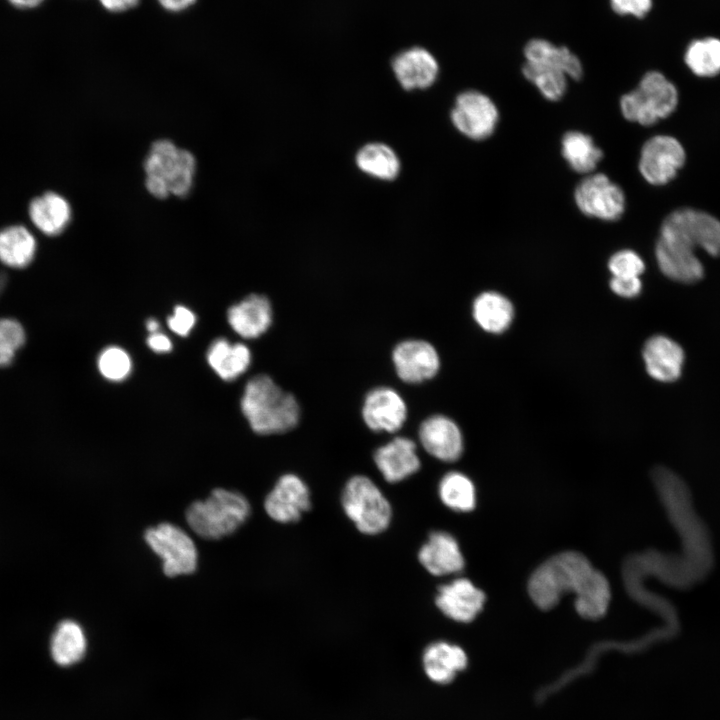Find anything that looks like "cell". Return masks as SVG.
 Instances as JSON below:
<instances>
[{
	"instance_id": "3",
	"label": "cell",
	"mask_w": 720,
	"mask_h": 720,
	"mask_svg": "<svg viewBox=\"0 0 720 720\" xmlns=\"http://www.w3.org/2000/svg\"><path fill=\"white\" fill-rule=\"evenodd\" d=\"M250 504L239 492L217 488L186 510L190 528L205 539H219L237 530L250 514Z\"/></svg>"
},
{
	"instance_id": "38",
	"label": "cell",
	"mask_w": 720,
	"mask_h": 720,
	"mask_svg": "<svg viewBox=\"0 0 720 720\" xmlns=\"http://www.w3.org/2000/svg\"><path fill=\"white\" fill-rule=\"evenodd\" d=\"M196 322L195 314L185 306L178 305L173 314L168 317L169 328L179 336H187Z\"/></svg>"
},
{
	"instance_id": "18",
	"label": "cell",
	"mask_w": 720,
	"mask_h": 720,
	"mask_svg": "<svg viewBox=\"0 0 720 720\" xmlns=\"http://www.w3.org/2000/svg\"><path fill=\"white\" fill-rule=\"evenodd\" d=\"M417 557L420 564L434 576L458 573L465 563L458 542L444 531L431 532Z\"/></svg>"
},
{
	"instance_id": "2",
	"label": "cell",
	"mask_w": 720,
	"mask_h": 720,
	"mask_svg": "<svg viewBox=\"0 0 720 720\" xmlns=\"http://www.w3.org/2000/svg\"><path fill=\"white\" fill-rule=\"evenodd\" d=\"M240 405L251 429L261 435L288 432L300 419V406L294 395L264 374L246 383Z\"/></svg>"
},
{
	"instance_id": "11",
	"label": "cell",
	"mask_w": 720,
	"mask_h": 720,
	"mask_svg": "<svg viewBox=\"0 0 720 720\" xmlns=\"http://www.w3.org/2000/svg\"><path fill=\"white\" fill-rule=\"evenodd\" d=\"M499 119L495 103L485 94L476 90L460 93L451 111L455 128L473 140H483L495 131Z\"/></svg>"
},
{
	"instance_id": "6",
	"label": "cell",
	"mask_w": 720,
	"mask_h": 720,
	"mask_svg": "<svg viewBox=\"0 0 720 720\" xmlns=\"http://www.w3.org/2000/svg\"><path fill=\"white\" fill-rule=\"evenodd\" d=\"M658 238L689 251L700 248L710 256H720V220L701 210H674L662 222Z\"/></svg>"
},
{
	"instance_id": "30",
	"label": "cell",
	"mask_w": 720,
	"mask_h": 720,
	"mask_svg": "<svg viewBox=\"0 0 720 720\" xmlns=\"http://www.w3.org/2000/svg\"><path fill=\"white\" fill-rule=\"evenodd\" d=\"M684 62L696 76L710 78L720 74V38L705 36L688 43Z\"/></svg>"
},
{
	"instance_id": "21",
	"label": "cell",
	"mask_w": 720,
	"mask_h": 720,
	"mask_svg": "<svg viewBox=\"0 0 720 720\" xmlns=\"http://www.w3.org/2000/svg\"><path fill=\"white\" fill-rule=\"evenodd\" d=\"M273 312L267 297L251 294L232 305L227 311L231 328L241 337L253 339L263 335L271 326Z\"/></svg>"
},
{
	"instance_id": "26",
	"label": "cell",
	"mask_w": 720,
	"mask_h": 720,
	"mask_svg": "<svg viewBox=\"0 0 720 720\" xmlns=\"http://www.w3.org/2000/svg\"><path fill=\"white\" fill-rule=\"evenodd\" d=\"M207 361L221 379L232 381L248 369L251 353L242 343L231 344L224 338H218L208 348Z\"/></svg>"
},
{
	"instance_id": "16",
	"label": "cell",
	"mask_w": 720,
	"mask_h": 720,
	"mask_svg": "<svg viewBox=\"0 0 720 720\" xmlns=\"http://www.w3.org/2000/svg\"><path fill=\"white\" fill-rule=\"evenodd\" d=\"M484 593L466 578H457L438 587L435 597L437 608L448 618L471 622L483 608Z\"/></svg>"
},
{
	"instance_id": "44",
	"label": "cell",
	"mask_w": 720,
	"mask_h": 720,
	"mask_svg": "<svg viewBox=\"0 0 720 720\" xmlns=\"http://www.w3.org/2000/svg\"><path fill=\"white\" fill-rule=\"evenodd\" d=\"M158 2L168 11L179 12L192 6L196 0H158Z\"/></svg>"
},
{
	"instance_id": "7",
	"label": "cell",
	"mask_w": 720,
	"mask_h": 720,
	"mask_svg": "<svg viewBox=\"0 0 720 720\" xmlns=\"http://www.w3.org/2000/svg\"><path fill=\"white\" fill-rule=\"evenodd\" d=\"M146 177L163 182L169 194L185 197L191 191L196 170V160L187 150L178 148L167 139L151 145L144 162Z\"/></svg>"
},
{
	"instance_id": "36",
	"label": "cell",
	"mask_w": 720,
	"mask_h": 720,
	"mask_svg": "<svg viewBox=\"0 0 720 720\" xmlns=\"http://www.w3.org/2000/svg\"><path fill=\"white\" fill-rule=\"evenodd\" d=\"M614 277H640L645 270L642 258L633 250H620L613 254L608 262Z\"/></svg>"
},
{
	"instance_id": "14",
	"label": "cell",
	"mask_w": 720,
	"mask_h": 720,
	"mask_svg": "<svg viewBox=\"0 0 720 720\" xmlns=\"http://www.w3.org/2000/svg\"><path fill=\"white\" fill-rule=\"evenodd\" d=\"M361 413L369 429L394 433L404 425L408 409L403 397L395 389L381 386L367 393Z\"/></svg>"
},
{
	"instance_id": "40",
	"label": "cell",
	"mask_w": 720,
	"mask_h": 720,
	"mask_svg": "<svg viewBox=\"0 0 720 720\" xmlns=\"http://www.w3.org/2000/svg\"><path fill=\"white\" fill-rule=\"evenodd\" d=\"M611 290L618 296L632 298L640 294L642 282L640 277H612Z\"/></svg>"
},
{
	"instance_id": "35",
	"label": "cell",
	"mask_w": 720,
	"mask_h": 720,
	"mask_svg": "<svg viewBox=\"0 0 720 720\" xmlns=\"http://www.w3.org/2000/svg\"><path fill=\"white\" fill-rule=\"evenodd\" d=\"M98 369L107 380L119 382L130 374L132 361L124 349L118 346H110L100 353Z\"/></svg>"
},
{
	"instance_id": "8",
	"label": "cell",
	"mask_w": 720,
	"mask_h": 720,
	"mask_svg": "<svg viewBox=\"0 0 720 720\" xmlns=\"http://www.w3.org/2000/svg\"><path fill=\"white\" fill-rule=\"evenodd\" d=\"M145 541L162 559L163 571L173 577L190 574L197 567L198 554L193 540L180 527L160 523L145 532Z\"/></svg>"
},
{
	"instance_id": "43",
	"label": "cell",
	"mask_w": 720,
	"mask_h": 720,
	"mask_svg": "<svg viewBox=\"0 0 720 720\" xmlns=\"http://www.w3.org/2000/svg\"><path fill=\"white\" fill-rule=\"evenodd\" d=\"M15 352L0 334V367L8 366L13 361Z\"/></svg>"
},
{
	"instance_id": "13",
	"label": "cell",
	"mask_w": 720,
	"mask_h": 720,
	"mask_svg": "<svg viewBox=\"0 0 720 720\" xmlns=\"http://www.w3.org/2000/svg\"><path fill=\"white\" fill-rule=\"evenodd\" d=\"M397 376L406 383H421L432 379L440 369L436 348L422 339H407L398 343L392 352Z\"/></svg>"
},
{
	"instance_id": "29",
	"label": "cell",
	"mask_w": 720,
	"mask_h": 720,
	"mask_svg": "<svg viewBox=\"0 0 720 720\" xmlns=\"http://www.w3.org/2000/svg\"><path fill=\"white\" fill-rule=\"evenodd\" d=\"M36 252L33 235L23 226L0 230V260L7 266L23 268L31 263Z\"/></svg>"
},
{
	"instance_id": "9",
	"label": "cell",
	"mask_w": 720,
	"mask_h": 720,
	"mask_svg": "<svg viewBox=\"0 0 720 720\" xmlns=\"http://www.w3.org/2000/svg\"><path fill=\"white\" fill-rule=\"evenodd\" d=\"M574 199L583 214L604 221L618 220L625 211L623 190L602 173L583 178L575 188Z\"/></svg>"
},
{
	"instance_id": "22",
	"label": "cell",
	"mask_w": 720,
	"mask_h": 720,
	"mask_svg": "<svg viewBox=\"0 0 720 720\" xmlns=\"http://www.w3.org/2000/svg\"><path fill=\"white\" fill-rule=\"evenodd\" d=\"M655 257L660 271L669 279L692 284L704 276V267L695 252L658 239Z\"/></svg>"
},
{
	"instance_id": "34",
	"label": "cell",
	"mask_w": 720,
	"mask_h": 720,
	"mask_svg": "<svg viewBox=\"0 0 720 720\" xmlns=\"http://www.w3.org/2000/svg\"><path fill=\"white\" fill-rule=\"evenodd\" d=\"M522 73L547 100L558 101L567 90L568 76L557 68L525 61Z\"/></svg>"
},
{
	"instance_id": "5",
	"label": "cell",
	"mask_w": 720,
	"mask_h": 720,
	"mask_svg": "<svg viewBox=\"0 0 720 720\" xmlns=\"http://www.w3.org/2000/svg\"><path fill=\"white\" fill-rule=\"evenodd\" d=\"M341 506L359 532L377 535L392 519V507L380 488L365 475L352 476L341 493Z\"/></svg>"
},
{
	"instance_id": "27",
	"label": "cell",
	"mask_w": 720,
	"mask_h": 720,
	"mask_svg": "<svg viewBox=\"0 0 720 720\" xmlns=\"http://www.w3.org/2000/svg\"><path fill=\"white\" fill-rule=\"evenodd\" d=\"M472 312L477 324L490 333L505 331L514 316L512 303L505 296L491 291L477 296Z\"/></svg>"
},
{
	"instance_id": "10",
	"label": "cell",
	"mask_w": 720,
	"mask_h": 720,
	"mask_svg": "<svg viewBox=\"0 0 720 720\" xmlns=\"http://www.w3.org/2000/svg\"><path fill=\"white\" fill-rule=\"evenodd\" d=\"M685 161V150L676 138L656 135L641 148L639 171L648 183L664 185L677 175Z\"/></svg>"
},
{
	"instance_id": "45",
	"label": "cell",
	"mask_w": 720,
	"mask_h": 720,
	"mask_svg": "<svg viewBox=\"0 0 720 720\" xmlns=\"http://www.w3.org/2000/svg\"><path fill=\"white\" fill-rule=\"evenodd\" d=\"M12 5L18 8H33L38 6L43 0H8Z\"/></svg>"
},
{
	"instance_id": "32",
	"label": "cell",
	"mask_w": 720,
	"mask_h": 720,
	"mask_svg": "<svg viewBox=\"0 0 720 720\" xmlns=\"http://www.w3.org/2000/svg\"><path fill=\"white\" fill-rule=\"evenodd\" d=\"M356 163L364 173L382 180L394 179L400 170L395 152L382 143H370L360 149Z\"/></svg>"
},
{
	"instance_id": "19",
	"label": "cell",
	"mask_w": 720,
	"mask_h": 720,
	"mask_svg": "<svg viewBox=\"0 0 720 720\" xmlns=\"http://www.w3.org/2000/svg\"><path fill=\"white\" fill-rule=\"evenodd\" d=\"M647 373L657 381L673 382L682 372L684 351L681 346L664 335L649 338L642 351Z\"/></svg>"
},
{
	"instance_id": "17",
	"label": "cell",
	"mask_w": 720,
	"mask_h": 720,
	"mask_svg": "<svg viewBox=\"0 0 720 720\" xmlns=\"http://www.w3.org/2000/svg\"><path fill=\"white\" fill-rule=\"evenodd\" d=\"M373 460L382 477L391 484L405 480L421 467L415 442L402 436L378 447Z\"/></svg>"
},
{
	"instance_id": "24",
	"label": "cell",
	"mask_w": 720,
	"mask_h": 720,
	"mask_svg": "<svg viewBox=\"0 0 720 720\" xmlns=\"http://www.w3.org/2000/svg\"><path fill=\"white\" fill-rule=\"evenodd\" d=\"M523 53L525 61L557 68L573 80H580L583 76L581 60L566 46L534 38L525 44Z\"/></svg>"
},
{
	"instance_id": "46",
	"label": "cell",
	"mask_w": 720,
	"mask_h": 720,
	"mask_svg": "<svg viewBox=\"0 0 720 720\" xmlns=\"http://www.w3.org/2000/svg\"><path fill=\"white\" fill-rule=\"evenodd\" d=\"M146 328L150 333L158 332L159 323L156 319H148L146 322Z\"/></svg>"
},
{
	"instance_id": "1",
	"label": "cell",
	"mask_w": 720,
	"mask_h": 720,
	"mask_svg": "<svg viewBox=\"0 0 720 720\" xmlns=\"http://www.w3.org/2000/svg\"><path fill=\"white\" fill-rule=\"evenodd\" d=\"M528 591L543 610L553 608L565 593L572 591L577 612L587 619L602 617L610 601L605 576L574 551L559 553L542 563L531 575Z\"/></svg>"
},
{
	"instance_id": "31",
	"label": "cell",
	"mask_w": 720,
	"mask_h": 720,
	"mask_svg": "<svg viewBox=\"0 0 720 720\" xmlns=\"http://www.w3.org/2000/svg\"><path fill=\"white\" fill-rule=\"evenodd\" d=\"M561 152L569 166L578 173L593 171L603 157L593 139L579 131H569L561 140Z\"/></svg>"
},
{
	"instance_id": "28",
	"label": "cell",
	"mask_w": 720,
	"mask_h": 720,
	"mask_svg": "<svg viewBox=\"0 0 720 720\" xmlns=\"http://www.w3.org/2000/svg\"><path fill=\"white\" fill-rule=\"evenodd\" d=\"M86 648V636L78 623L65 620L57 626L51 639V655L57 664L69 666L79 662Z\"/></svg>"
},
{
	"instance_id": "41",
	"label": "cell",
	"mask_w": 720,
	"mask_h": 720,
	"mask_svg": "<svg viewBox=\"0 0 720 720\" xmlns=\"http://www.w3.org/2000/svg\"><path fill=\"white\" fill-rule=\"evenodd\" d=\"M147 345L156 353H167L172 349V342L169 337L160 332L151 333L147 338Z\"/></svg>"
},
{
	"instance_id": "15",
	"label": "cell",
	"mask_w": 720,
	"mask_h": 720,
	"mask_svg": "<svg viewBox=\"0 0 720 720\" xmlns=\"http://www.w3.org/2000/svg\"><path fill=\"white\" fill-rule=\"evenodd\" d=\"M419 441L428 454L443 462L458 460L463 452V436L458 425L444 415H432L419 426Z\"/></svg>"
},
{
	"instance_id": "4",
	"label": "cell",
	"mask_w": 720,
	"mask_h": 720,
	"mask_svg": "<svg viewBox=\"0 0 720 720\" xmlns=\"http://www.w3.org/2000/svg\"><path fill=\"white\" fill-rule=\"evenodd\" d=\"M679 101L676 86L660 71L646 72L637 87L620 99L624 118L650 126L671 115Z\"/></svg>"
},
{
	"instance_id": "12",
	"label": "cell",
	"mask_w": 720,
	"mask_h": 720,
	"mask_svg": "<svg viewBox=\"0 0 720 720\" xmlns=\"http://www.w3.org/2000/svg\"><path fill=\"white\" fill-rule=\"evenodd\" d=\"M310 497L305 481L296 474L287 473L277 480L266 496L264 509L276 522L295 523L311 508Z\"/></svg>"
},
{
	"instance_id": "37",
	"label": "cell",
	"mask_w": 720,
	"mask_h": 720,
	"mask_svg": "<svg viewBox=\"0 0 720 720\" xmlns=\"http://www.w3.org/2000/svg\"><path fill=\"white\" fill-rule=\"evenodd\" d=\"M612 10L620 16L644 18L653 7V0H609Z\"/></svg>"
},
{
	"instance_id": "23",
	"label": "cell",
	"mask_w": 720,
	"mask_h": 720,
	"mask_svg": "<svg viewBox=\"0 0 720 720\" xmlns=\"http://www.w3.org/2000/svg\"><path fill=\"white\" fill-rule=\"evenodd\" d=\"M422 659L426 675L439 684L451 682L458 672L466 668L468 662L461 647L445 641L428 645Z\"/></svg>"
},
{
	"instance_id": "20",
	"label": "cell",
	"mask_w": 720,
	"mask_h": 720,
	"mask_svg": "<svg viewBox=\"0 0 720 720\" xmlns=\"http://www.w3.org/2000/svg\"><path fill=\"white\" fill-rule=\"evenodd\" d=\"M392 68L398 82L407 90L431 86L439 73L435 57L421 47H413L396 55Z\"/></svg>"
},
{
	"instance_id": "25",
	"label": "cell",
	"mask_w": 720,
	"mask_h": 720,
	"mask_svg": "<svg viewBox=\"0 0 720 720\" xmlns=\"http://www.w3.org/2000/svg\"><path fill=\"white\" fill-rule=\"evenodd\" d=\"M71 207L67 200L54 192H47L33 199L29 216L34 225L44 234L56 236L62 233L71 220Z\"/></svg>"
},
{
	"instance_id": "42",
	"label": "cell",
	"mask_w": 720,
	"mask_h": 720,
	"mask_svg": "<svg viewBox=\"0 0 720 720\" xmlns=\"http://www.w3.org/2000/svg\"><path fill=\"white\" fill-rule=\"evenodd\" d=\"M99 2L110 12H122L136 6L139 0H99Z\"/></svg>"
},
{
	"instance_id": "39",
	"label": "cell",
	"mask_w": 720,
	"mask_h": 720,
	"mask_svg": "<svg viewBox=\"0 0 720 720\" xmlns=\"http://www.w3.org/2000/svg\"><path fill=\"white\" fill-rule=\"evenodd\" d=\"M0 334L17 351L25 343V332L22 325L13 319H0Z\"/></svg>"
},
{
	"instance_id": "33",
	"label": "cell",
	"mask_w": 720,
	"mask_h": 720,
	"mask_svg": "<svg viewBox=\"0 0 720 720\" xmlns=\"http://www.w3.org/2000/svg\"><path fill=\"white\" fill-rule=\"evenodd\" d=\"M441 502L457 512H468L475 507V488L472 481L463 473H446L438 485Z\"/></svg>"
}]
</instances>
